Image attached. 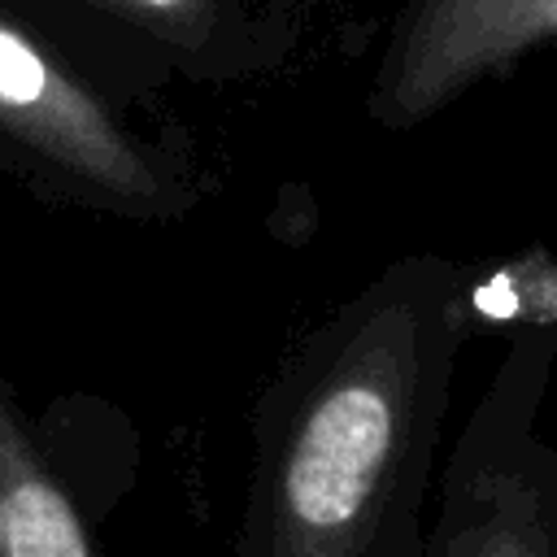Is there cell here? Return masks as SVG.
I'll use <instances>...</instances> for the list:
<instances>
[{
    "instance_id": "cell-1",
    "label": "cell",
    "mask_w": 557,
    "mask_h": 557,
    "mask_svg": "<svg viewBox=\"0 0 557 557\" xmlns=\"http://www.w3.org/2000/svg\"><path fill=\"white\" fill-rule=\"evenodd\" d=\"M470 326V270L440 252L322 318L257 396L235 557H418Z\"/></svg>"
},
{
    "instance_id": "cell-4",
    "label": "cell",
    "mask_w": 557,
    "mask_h": 557,
    "mask_svg": "<svg viewBox=\"0 0 557 557\" xmlns=\"http://www.w3.org/2000/svg\"><path fill=\"white\" fill-rule=\"evenodd\" d=\"M544 48H557V0H405L374 61L366 117L413 131Z\"/></svg>"
},
{
    "instance_id": "cell-5",
    "label": "cell",
    "mask_w": 557,
    "mask_h": 557,
    "mask_svg": "<svg viewBox=\"0 0 557 557\" xmlns=\"http://www.w3.org/2000/svg\"><path fill=\"white\" fill-rule=\"evenodd\" d=\"M0 557H100L91 518L0 370Z\"/></svg>"
},
{
    "instance_id": "cell-2",
    "label": "cell",
    "mask_w": 557,
    "mask_h": 557,
    "mask_svg": "<svg viewBox=\"0 0 557 557\" xmlns=\"http://www.w3.org/2000/svg\"><path fill=\"white\" fill-rule=\"evenodd\" d=\"M0 165L70 205L122 218H178L196 196L191 165L139 135L96 74L9 9H0Z\"/></svg>"
},
{
    "instance_id": "cell-3",
    "label": "cell",
    "mask_w": 557,
    "mask_h": 557,
    "mask_svg": "<svg viewBox=\"0 0 557 557\" xmlns=\"http://www.w3.org/2000/svg\"><path fill=\"white\" fill-rule=\"evenodd\" d=\"M553 370V326L509 335L448 448L418 557H557V444L540 431Z\"/></svg>"
},
{
    "instance_id": "cell-6",
    "label": "cell",
    "mask_w": 557,
    "mask_h": 557,
    "mask_svg": "<svg viewBox=\"0 0 557 557\" xmlns=\"http://www.w3.org/2000/svg\"><path fill=\"white\" fill-rule=\"evenodd\" d=\"M78 13L96 17L104 30L122 39H144L165 70H183L196 78L252 74L261 65V30L244 0H65Z\"/></svg>"
}]
</instances>
